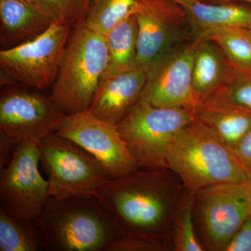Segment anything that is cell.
Wrapping results in <instances>:
<instances>
[{
	"mask_svg": "<svg viewBox=\"0 0 251 251\" xmlns=\"http://www.w3.org/2000/svg\"><path fill=\"white\" fill-rule=\"evenodd\" d=\"M184 189L171 168H139L107 180L94 195L122 236L173 244V219Z\"/></svg>",
	"mask_w": 251,
	"mask_h": 251,
	"instance_id": "cell-1",
	"label": "cell"
},
{
	"mask_svg": "<svg viewBox=\"0 0 251 251\" xmlns=\"http://www.w3.org/2000/svg\"><path fill=\"white\" fill-rule=\"evenodd\" d=\"M50 251H108L121 235L95 195L49 198L34 218Z\"/></svg>",
	"mask_w": 251,
	"mask_h": 251,
	"instance_id": "cell-2",
	"label": "cell"
},
{
	"mask_svg": "<svg viewBox=\"0 0 251 251\" xmlns=\"http://www.w3.org/2000/svg\"><path fill=\"white\" fill-rule=\"evenodd\" d=\"M168 164L193 193L211 185L243 183L249 175L233 150L196 120L176 137L168 152Z\"/></svg>",
	"mask_w": 251,
	"mask_h": 251,
	"instance_id": "cell-3",
	"label": "cell"
},
{
	"mask_svg": "<svg viewBox=\"0 0 251 251\" xmlns=\"http://www.w3.org/2000/svg\"><path fill=\"white\" fill-rule=\"evenodd\" d=\"M108 63L105 36L84 23L74 27L49 95L59 111L70 115L88 110Z\"/></svg>",
	"mask_w": 251,
	"mask_h": 251,
	"instance_id": "cell-4",
	"label": "cell"
},
{
	"mask_svg": "<svg viewBox=\"0 0 251 251\" xmlns=\"http://www.w3.org/2000/svg\"><path fill=\"white\" fill-rule=\"evenodd\" d=\"M194 120V108L155 106L140 99L116 126L140 168L154 169L168 168L170 149Z\"/></svg>",
	"mask_w": 251,
	"mask_h": 251,
	"instance_id": "cell-5",
	"label": "cell"
},
{
	"mask_svg": "<svg viewBox=\"0 0 251 251\" xmlns=\"http://www.w3.org/2000/svg\"><path fill=\"white\" fill-rule=\"evenodd\" d=\"M49 196L69 199L94 195L110 179L98 160L76 143L52 133L38 143Z\"/></svg>",
	"mask_w": 251,
	"mask_h": 251,
	"instance_id": "cell-6",
	"label": "cell"
},
{
	"mask_svg": "<svg viewBox=\"0 0 251 251\" xmlns=\"http://www.w3.org/2000/svg\"><path fill=\"white\" fill-rule=\"evenodd\" d=\"M251 214L243 183L211 185L193 193L195 229L205 251H226Z\"/></svg>",
	"mask_w": 251,
	"mask_h": 251,
	"instance_id": "cell-7",
	"label": "cell"
},
{
	"mask_svg": "<svg viewBox=\"0 0 251 251\" xmlns=\"http://www.w3.org/2000/svg\"><path fill=\"white\" fill-rule=\"evenodd\" d=\"M74 28L54 21L34 39L0 51V67L11 79L34 90L51 88Z\"/></svg>",
	"mask_w": 251,
	"mask_h": 251,
	"instance_id": "cell-8",
	"label": "cell"
},
{
	"mask_svg": "<svg viewBox=\"0 0 251 251\" xmlns=\"http://www.w3.org/2000/svg\"><path fill=\"white\" fill-rule=\"evenodd\" d=\"M131 14L138 24V67L147 69L175 46L200 36L174 0H138Z\"/></svg>",
	"mask_w": 251,
	"mask_h": 251,
	"instance_id": "cell-9",
	"label": "cell"
},
{
	"mask_svg": "<svg viewBox=\"0 0 251 251\" xmlns=\"http://www.w3.org/2000/svg\"><path fill=\"white\" fill-rule=\"evenodd\" d=\"M38 144L18 143L9 164L1 169L0 209L23 219H34L49 200V182L39 171Z\"/></svg>",
	"mask_w": 251,
	"mask_h": 251,
	"instance_id": "cell-10",
	"label": "cell"
},
{
	"mask_svg": "<svg viewBox=\"0 0 251 251\" xmlns=\"http://www.w3.org/2000/svg\"><path fill=\"white\" fill-rule=\"evenodd\" d=\"M203 37L180 43L153 61L146 69L140 99L158 107L195 108L198 100L193 89V64Z\"/></svg>",
	"mask_w": 251,
	"mask_h": 251,
	"instance_id": "cell-11",
	"label": "cell"
},
{
	"mask_svg": "<svg viewBox=\"0 0 251 251\" xmlns=\"http://www.w3.org/2000/svg\"><path fill=\"white\" fill-rule=\"evenodd\" d=\"M54 133L72 140L95 157L110 179L140 168L117 126L100 120L89 110L64 115Z\"/></svg>",
	"mask_w": 251,
	"mask_h": 251,
	"instance_id": "cell-12",
	"label": "cell"
},
{
	"mask_svg": "<svg viewBox=\"0 0 251 251\" xmlns=\"http://www.w3.org/2000/svg\"><path fill=\"white\" fill-rule=\"evenodd\" d=\"M10 87L0 94V132L17 143L38 144L54 133L62 113L50 96Z\"/></svg>",
	"mask_w": 251,
	"mask_h": 251,
	"instance_id": "cell-13",
	"label": "cell"
},
{
	"mask_svg": "<svg viewBox=\"0 0 251 251\" xmlns=\"http://www.w3.org/2000/svg\"><path fill=\"white\" fill-rule=\"evenodd\" d=\"M146 78V69L143 67L104 77L88 110L100 120L116 126L140 100Z\"/></svg>",
	"mask_w": 251,
	"mask_h": 251,
	"instance_id": "cell-14",
	"label": "cell"
},
{
	"mask_svg": "<svg viewBox=\"0 0 251 251\" xmlns=\"http://www.w3.org/2000/svg\"><path fill=\"white\" fill-rule=\"evenodd\" d=\"M0 42L3 49L34 39L55 21L37 6L20 0H0Z\"/></svg>",
	"mask_w": 251,
	"mask_h": 251,
	"instance_id": "cell-15",
	"label": "cell"
},
{
	"mask_svg": "<svg viewBox=\"0 0 251 251\" xmlns=\"http://www.w3.org/2000/svg\"><path fill=\"white\" fill-rule=\"evenodd\" d=\"M194 115L234 151L251 128V111L211 95L198 101Z\"/></svg>",
	"mask_w": 251,
	"mask_h": 251,
	"instance_id": "cell-16",
	"label": "cell"
},
{
	"mask_svg": "<svg viewBox=\"0 0 251 251\" xmlns=\"http://www.w3.org/2000/svg\"><path fill=\"white\" fill-rule=\"evenodd\" d=\"M187 15L193 31L206 36L214 29L227 27L251 29V4L237 1L214 4L198 0H174Z\"/></svg>",
	"mask_w": 251,
	"mask_h": 251,
	"instance_id": "cell-17",
	"label": "cell"
},
{
	"mask_svg": "<svg viewBox=\"0 0 251 251\" xmlns=\"http://www.w3.org/2000/svg\"><path fill=\"white\" fill-rule=\"evenodd\" d=\"M234 69L219 46L204 36L193 64V89L198 101L226 85Z\"/></svg>",
	"mask_w": 251,
	"mask_h": 251,
	"instance_id": "cell-18",
	"label": "cell"
},
{
	"mask_svg": "<svg viewBox=\"0 0 251 251\" xmlns=\"http://www.w3.org/2000/svg\"><path fill=\"white\" fill-rule=\"evenodd\" d=\"M104 36L109 51L105 77L138 67V24L134 15L130 14Z\"/></svg>",
	"mask_w": 251,
	"mask_h": 251,
	"instance_id": "cell-19",
	"label": "cell"
},
{
	"mask_svg": "<svg viewBox=\"0 0 251 251\" xmlns=\"http://www.w3.org/2000/svg\"><path fill=\"white\" fill-rule=\"evenodd\" d=\"M0 251H46L34 220L20 219L0 209Z\"/></svg>",
	"mask_w": 251,
	"mask_h": 251,
	"instance_id": "cell-20",
	"label": "cell"
},
{
	"mask_svg": "<svg viewBox=\"0 0 251 251\" xmlns=\"http://www.w3.org/2000/svg\"><path fill=\"white\" fill-rule=\"evenodd\" d=\"M206 36L219 46L237 70L251 74L250 29L239 27L219 28L211 31Z\"/></svg>",
	"mask_w": 251,
	"mask_h": 251,
	"instance_id": "cell-21",
	"label": "cell"
},
{
	"mask_svg": "<svg viewBox=\"0 0 251 251\" xmlns=\"http://www.w3.org/2000/svg\"><path fill=\"white\" fill-rule=\"evenodd\" d=\"M193 193L184 188L172 227V242L175 251H205L198 240L193 216Z\"/></svg>",
	"mask_w": 251,
	"mask_h": 251,
	"instance_id": "cell-22",
	"label": "cell"
},
{
	"mask_svg": "<svg viewBox=\"0 0 251 251\" xmlns=\"http://www.w3.org/2000/svg\"><path fill=\"white\" fill-rule=\"evenodd\" d=\"M138 0H97L91 6L84 25L105 35L131 14Z\"/></svg>",
	"mask_w": 251,
	"mask_h": 251,
	"instance_id": "cell-23",
	"label": "cell"
},
{
	"mask_svg": "<svg viewBox=\"0 0 251 251\" xmlns=\"http://www.w3.org/2000/svg\"><path fill=\"white\" fill-rule=\"evenodd\" d=\"M92 4V0H41L42 9L55 21L73 28L85 22Z\"/></svg>",
	"mask_w": 251,
	"mask_h": 251,
	"instance_id": "cell-24",
	"label": "cell"
},
{
	"mask_svg": "<svg viewBox=\"0 0 251 251\" xmlns=\"http://www.w3.org/2000/svg\"><path fill=\"white\" fill-rule=\"evenodd\" d=\"M210 95L251 111V74L234 69L228 82Z\"/></svg>",
	"mask_w": 251,
	"mask_h": 251,
	"instance_id": "cell-25",
	"label": "cell"
},
{
	"mask_svg": "<svg viewBox=\"0 0 251 251\" xmlns=\"http://www.w3.org/2000/svg\"><path fill=\"white\" fill-rule=\"evenodd\" d=\"M173 251L172 243L157 242L148 239L120 237L112 243L108 251Z\"/></svg>",
	"mask_w": 251,
	"mask_h": 251,
	"instance_id": "cell-26",
	"label": "cell"
},
{
	"mask_svg": "<svg viewBox=\"0 0 251 251\" xmlns=\"http://www.w3.org/2000/svg\"><path fill=\"white\" fill-rule=\"evenodd\" d=\"M226 251H251V214L229 242Z\"/></svg>",
	"mask_w": 251,
	"mask_h": 251,
	"instance_id": "cell-27",
	"label": "cell"
},
{
	"mask_svg": "<svg viewBox=\"0 0 251 251\" xmlns=\"http://www.w3.org/2000/svg\"><path fill=\"white\" fill-rule=\"evenodd\" d=\"M239 161L249 174H251V128L234 150Z\"/></svg>",
	"mask_w": 251,
	"mask_h": 251,
	"instance_id": "cell-28",
	"label": "cell"
},
{
	"mask_svg": "<svg viewBox=\"0 0 251 251\" xmlns=\"http://www.w3.org/2000/svg\"><path fill=\"white\" fill-rule=\"evenodd\" d=\"M18 145L17 142L0 132V169L9 164Z\"/></svg>",
	"mask_w": 251,
	"mask_h": 251,
	"instance_id": "cell-29",
	"label": "cell"
},
{
	"mask_svg": "<svg viewBox=\"0 0 251 251\" xmlns=\"http://www.w3.org/2000/svg\"><path fill=\"white\" fill-rule=\"evenodd\" d=\"M198 1L214 4H227V3L237 2V1H242V2L249 3L251 4V0H198Z\"/></svg>",
	"mask_w": 251,
	"mask_h": 251,
	"instance_id": "cell-30",
	"label": "cell"
},
{
	"mask_svg": "<svg viewBox=\"0 0 251 251\" xmlns=\"http://www.w3.org/2000/svg\"><path fill=\"white\" fill-rule=\"evenodd\" d=\"M243 185H244L246 193H247L248 201H249V204H250L251 210V174L249 175L247 179L243 182Z\"/></svg>",
	"mask_w": 251,
	"mask_h": 251,
	"instance_id": "cell-31",
	"label": "cell"
},
{
	"mask_svg": "<svg viewBox=\"0 0 251 251\" xmlns=\"http://www.w3.org/2000/svg\"><path fill=\"white\" fill-rule=\"evenodd\" d=\"M20 1L27 3L28 4L32 5V6H37V7L42 9L41 6V0H20Z\"/></svg>",
	"mask_w": 251,
	"mask_h": 251,
	"instance_id": "cell-32",
	"label": "cell"
},
{
	"mask_svg": "<svg viewBox=\"0 0 251 251\" xmlns=\"http://www.w3.org/2000/svg\"><path fill=\"white\" fill-rule=\"evenodd\" d=\"M97 1V0H92V4H93V3L95 2V1Z\"/></svg>",
	"mask_w": 251,
	"mask_h": 251,
	"instance_id": "cell-33",
	"label": "cell"
},
{
	"mask_svg": "<svg viewBox=\"0 0 251 251\" xmlns=\"http://www.w3.org/2000/svg\"></svg>",
	"mask_w": 251,
	"mask_h": 251,
	"instance_id": "cell-34",
	"label": "cell"
}]
</instances>
